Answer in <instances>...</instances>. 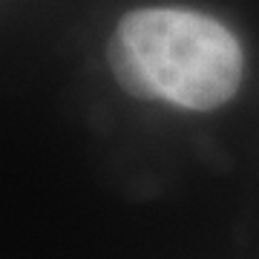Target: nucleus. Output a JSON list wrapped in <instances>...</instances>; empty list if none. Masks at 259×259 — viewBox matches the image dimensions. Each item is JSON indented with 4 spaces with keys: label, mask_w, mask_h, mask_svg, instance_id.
Returning a JSON list of instances; mask_svg holds the SVG:
<instances>
[{
    "label": "nucleus",
    "mask_w": 259,
    "mask_h": 259,
    "mask_svg": "<svg viewBox=\"0 0 259 259\" xmlns=\"http://www.w3.org/2000/svg\"><path fill=\"white\" fill-rule=\"evenodd\" d=\"M115 81L136 98L185 110H216L242 81V47L210 15L190 9H136L110 37Z\"/></svg>",
    "instance_id": "nucleus-1"
}]
</instances>
